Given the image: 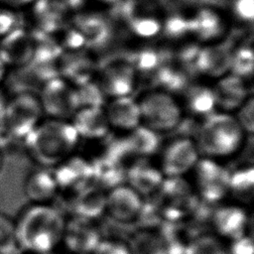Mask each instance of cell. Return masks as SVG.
<instances>
[{
	"instance_id": "30",
	"label": "cell",
	"mask_w": 254,
	"mask_h": 254,
	"mask_svg": "<svg viewBox=\"0 0 254 254\" xmlns=\"http://www.w3.org/2000/svg\"><path fill=\"white\" fill-rule=\"evenodd\" d=\"M64 6L57 0H39L35 6V14L41 28L48 34L59 28Z\"/></svg>"
},
{
	"instance_id": "10",
	"label": "cell",
	"mask_w": 254,
	"mask_h": 254,
	"mask_svg": "<svg viewBox=\"0 0 254 254\" xmlns=\"http://www.w3.org/2000/svg\"><path fill=\"white\" fill-rule=\"evenodd\" d=\"M156 193L159 212L166 218L183 217L190 211L193 201L191 188L183 178H165Z\"/></svg>"
},
{
	"instance_id": "4",
	"label": "cell",
	"mask_w": 254,
	"mask_h": 254,
	"mask_svg": "<svg viewBox=\"0 0 254 254\" xmlns=\"http://www.w3.org/2000/svg\"><path fill=\"white\" fill-rule=\"evenodd\" d=\"M43 109L34 92H18L8 96L1 118L3 130L13 139L23 141L43 120Z\"/></svg>"
},
{
	"instance_id": "45",
	"label": "cell",
	"mask_w": 254,
	"mask_h": 254,
	"mask_svg": "<svg viewBox=\"0 0 254 254\" xmlns=\"http://www.w3.org/2000/svg\"><path fill=\"white\" fill-rule=\"evenodd\" d=\"M6 74H7V67L4 65V64L0 60V84L2 83V81H4Z\"/></svg>"
},
{
	"instance_id": "22",
	"label": "cell",
	"mask_w": 254,
	"mask_h": 254,
	"mask_svg": "<svg viewBox=\"0 0 254 254\" xmlns=\"http://www.w3.org/2000/svg\"><path fill=\"white\" fill-rule=\"evenodd\" d=\"M60 189L53 172L47 168L31 172L25 179L23 191L31 203L46 204L53 200Z\"/></svg>"
},
{
	"instance_id": "42",
	"label": "cell",
	"mask_w": 254,
	"mask_h": 254,
	"mask_svg": "<svg viewBox=\"0 0 254 254\" xmlns=\"http://www.w3.org/2000/svg\"><path fill=\"white\" fill-rule=\"evenodd\" d=\"M8 93L7 91L2 87V85L0 84V120L2 118V115H3V111H4V108H5V105H6V102H7V99H8Z\"/></svg>"
},
{
	"instance_id": "9",
	"label": "cell",
	"mask_w": 254,
	"mask_h": 254,
	"mask_svg": "<svg viewBox=\"0 0 254 254\" xmlns=\"http://www.w3.org/2000/svg\"><path fill=\"white\" fill-rule=\"evenodd\" d=\"M143 207V196L126 184L106 191L105 213L117 223L129 224L137 221Z\"/></svg>"
},
{
	"instance_id": "19",
	"label": "cell",
	"mask_w": 254,
	"mask_h": 254,
	"mask_svg": "<svg viewBox=\"0 0 254 254\" xmlns=\"http://www.w3.org/2000/svg\"><path fill=\"white\" fill-rule=\"evenodd\" d=\"M211 221L215 232L231 241L246 234L248 215L243 207L237 204H226L215 209Z\"/></svg>"
},
{
	"instance_id": "23",
	"label": "cell",
	"mask_w": 254,
	"mask_h": 254,
	"mask_svg": "<svg viewBox=\"0 0 254 254\" xmlns=\"http://www.w3.org/2000/svg\"><path fill=\"white\" fill-rule=\"evenodd\" d=\"M231 58V51L224 45L199 49L195 70L200 74L217 79L229 73Z\"/></svg>"
},
{
	"instance_id": "24",
	"label": "cell",
	"mask_w": 254,
	"mask_h": 254,
	"mask_svg": "<svg viewBox=\"0 0 254 254\" xmlns=\"http://www.w3.org/2000/svg\"><path fill=\"white\" fill-rule=\"evenodd\" d=\"M183 100L187 111L202 119L216 111L212 87L201 83L188 85L183 90Z\"/></svg>"
},
{
	"instance_id": "40",
	"label": "cell",
	"mask_w": 254,
	"mask_h": 254,
	"mask_svg": "<svg viewBox=\"0 0 254 254\" xmlns=\"http://www.w3.org/2000/svg\"><path fill=\"white\" fill-rule=\"evenodd\" d=\"M17 28V16L16 14L7 9L0 8V37L7 35L11 31Z\"/></svg>"
},
{
	"instance_id": "17",
	"label": "cell",
	"mask_w": 254,
	"mask_h": 254,
	"mask_svg": "<svg viewBox=\"0 0 254 254\" xmlns=\"http://www.w3.org/2000/svg\"><path fill=\"white\" fill-rule=\"evenodd\" d=\"M212 91L216 109L226 113L235 112L248 98L245 80L231 73L217 78Z\"/></svg>"
},
{
	"instance_id": "18",
	"label": "cell",
	"mask_w": 254,
	"mask_h": 254,
	"mask_svg": "<svg viewBox=\"0 0 254 254\" xmlns=\"http://www.w3.org/2000/svg\"><path fill=\"white\" fill-rule=\"evenodd\" d=\"M69 121L79 139L97 140L105 138L111 128L103 107L78 108Z\"/></svg>"
},
{
	"instance_id": "5",
	"label": "cell",
	"mask_w": 254,
	"mask_h": 254,
	"mask_svg": "<svg viewBox=\"0 0 254 254\" xmlns=\"http://www.w3.org/2000/svg\"><path fill=\"white\" fill-rule=\"evenodd\" d=\"M141 124L160 134L176 129L182 121L183 110L173 94L156 89L138 99Z\"/></svg>"
},
{
	"instance_id": "1",
	"label": "cell",
	"mask_w": 254,
	"mask_h": 254,
	"mask_svg": "<svg viewBox=\"0 0 254 254\" xmlns=\"http://www.w3.org/2000/svg\"><path fill=\"white\" fill-rule=\"evenodd\" d=\"M14 219L21 252L48 254L62 243L65 220L49 203H31Z\"/></svg>"
},
{
	"instance_id": "49",
	"label": "cell",
	"mask_w": 254,
	"mask_h": 254,
	"mask_svg": "<svg viewBox=\"0 0 254 254\" xmlns=\"http://www.w3.org/2000/svg\"><path fill=\"white\" fill-rule=\"evenodd\" d=\"M48 254H53V253H52V252H50V253H48Z\"/></svg>"
},
{
	"instance_id": "3",
	"label": "cell",
	"mask_w": 254,
	"mask_h": 254,
	"mask_svg": "<svg viewBox=\"0 0 254 254\" xmlns=\"http://www.w3.org/2000/svg\"><path fill=\"white\" fill-rule=\"evenodd\" d=\"M244 136L245 132L232 113L215 111L202 119L194 142L199 153L216 160L235 154Z\"/></svg>"
},
{
	"instance_id": "14",
	"label": "cell",
	"mask_w": 254,
	"mask_h": 254,
	"mask_svg": "<svg viewBox=\"0 0 254 254\" xmlns=\"http://www.w3.org/2000/svg\"><path fill=\"white\" fill-rule=\"evenodd\" d=\"M120 12L131 30L141 37H151L160 30L155 4L148 0H126Z\"/></svg>"
},
{
	"instance_id": "43",
	"label": "cell",
	"mask_w": 254,
	"mask_h": 254,
	"mask_svg": "<svg viewBox=\"0 0 254 254\" xmlns=\"http://www.w3.org/2000/svg\"><path fill=\"white\" fill-rule=\"evenodd\" d=\"M1 2L7 4V5H12V6H22L25 4H28L32 2L33 0H0Z\"/></svg>"
},
{
	"instance_id": "12",
	"label": "cell",
	"mask_w": 254,
	"mask_h": 254,
	"mask_svg": "<svg viewBox=\"0 0 254 254\" xmlns=\"http://www.w3.org/2000/svg\"><path fill=\"white\" fill-rule=\"evenodd\" d=\"M136 78L137 72L128 60H119L104 65L96 82L105 96L114 98L131 95Z\"/></svg>"
},
{
	"instance_id": "37",
	"label": "cell",
	"mask_w": 254,
	"mask_h": 254,
	"mask_svg": "<svg viewBox=\"0 0 254 254\" xmlns=\"http://www.w3.org/2000/svg\"><path fill=\"white\" fill-rule=\"evenodd\" d=\"M91 254H131L128 243L116 239H101Z\"/></svg>"
},
{
	"instance_id": "41",
	"label": "cell",
	"mask_w": 254,
	"mask_h": 254,
	"mask_svg": "<svg viewBox=\"0 0 254 254\" xmlns=\"http://www.w3.org/2000/svg\"><path fill=\"white\" fill-rule=\"evenodd\" d=\"M234 10L239 18L251 21L254 16V0H236Z\"/></svg>"
},
{
	"instance_id": "11",
	"label": "cell",
	"mask_w": 254,
	"mask_h": 254,
	"mask_svg": "<svg viewBox=\"0 0 254 254\" xmlns=\"http://www.w3.org/2000/svg\"><path fill=\"white\" fill-rule=\"evenodd\" d=\"M35 50V36L17 27L1 38L0 60L7 68H20L32 62Z\"/></svg>"
},
{
	"instance_id": "34",
	"label": "cell",
	"mask_w": 254,
	"mask_h": 254,
	"mask_svg": "<svg viewBox=\"0 0 254 254\" xmlns=\"http://www.w3.org/2000/svg\"><path fill=\"white\" fill-rule=\"evenodd\" d=\"M78 108L82 107H103L104 94L98 83L92 80L74 86Z\"/></svg>"
},
{
	"instance_id": "39",
	"label": "cell",
	"mask_w": 254,
	"mask_h": 254,
	"mask_svg": "<svg viewBox=\"0 0 254 254\" xmlns=\"http://www.w3.org/2000/svg\"><path fill=\"white\" fill-rule=\"evenodd\" d=\"M227 252L228 254H253L254 248L252 238L245 234L231 240Z\"/></svg>"
},
{
	"instance_id": "8",
	"label": "cell",
	"mask_w": 254,
	"mask_h": 254,
	"mask_svg": "<svg viewBox=\"0 0 254 254\" xmlns=\"http://www.w3.org/2000/svg\"><path fill=\"white\" fill-rule=\"evenodd\" d=\"M198 159L199 152L194 140L181 137L165 147L159 168L165 178H183L193 170Z\"/></svg>"
},
{
	"instance_id": "16",
	"label": "cell",
	"mask_w": 254,
	"mask_h": 254,
	"mask_svg": "<svg viewBox=\"0 0 254 254\" xmlns=\"http://www.w3.org/2000/svg\"><path fill=\"white\" fill-rule=\"evenodd\" d=\"M164 179L160 168L153 165L148 159H138L125 172L126 185L141 196L156 193Z\"/></svg>"
},
{
	"instance_id": "13",
	"label": "cell",
	"mask_w": 254,
	"mask_h": 254,
	"mask_svg": "<svg viewBox=\"0 0 254 254\" xmlns=\"http://www.w3.org/2000/svg\"><path fill=\"white\" fill-rule=\"evenodd\" d=\"M101 239L93 220L73 216L65 221L62 243L72 254H91Z\"/></svg>"
},
{
	"instance_id": "36",
	"label": "cell",
	"mask_w": 254,
	"mask_h": 254,
	"mask_svg": "<svg viewBox=\"0 0 254 254\" xmlns=\"http://www.w3.org/2000/svg\"><path fill=\"white\" fill-rule=\"evenodd\" d=\"M234 117L237 122L245 132V134L253 133L254 129V103L253 97L248 96V98L243 102L241 106L237 108L235 111Z\"/></svg>"
},
{
	"instance_id": "46",
	"label": "cell",
	"mask_w": 254,
	"mask_h": 254,
	"mask_svg": "<svg viewBox=\"0 0 254 254\" xmlns=\"http://www.w3.org/2000/svg\"><path fill=\"white\" fill-rule=\"evenodd\" d=\"M3 151L0 149V172L2 170V167H3V160H4V155H3Z\"/></svg>"
},
{
	"instance_id": "29",
	"label": "cell",
	"mask_w": 254,
	"mask_h": 254,
	"mask_svg": "<svg viewBox=\"0 0 254 254\" xmlns=\"http://www.w3.org/2000/svg\"><path fill=\"white\" fill-rule=\"evenodd\" d=\"M237 201L250 203L254 195V169L246 166L230 172L229 193Z\"/></svg>"
},
{
	"instance_id": "20",
	"label": "cell",
	"mask_w": 254,
	"mask_h": 254,
	"mask_svg": "<svg viewBox=\"0 0 254 254\" xmlns=\"http://www.w3.org/2000/svg\"><path fill=\"white\" fill-rule=\"evenodd\" d=\"M104 111L112 128L130 132L141 124L138 100L131 95L111 98Z\"/></svg>"
},
{
	"instance_id": "47",
	"label": "cell",
	"mask_w": 254,
	"mask_h": 254,
	"mask_svg": "<svg viewBox=\"0 0 254 254\" xmlns=\"http://www.w3.org/2000/svg\"><path fill=\"white\" fill-rule=\"evenodd\" d=\"M103 1H107V2H111V1H114V0H103Z\"/></svg>"
},
{
	"instance_id": "2",
	"label": "cell",
	"mask_w": 254,
	"mask_h": 254,
	"mask_svg": "<svg viewBox=\"0 0 254 254\" xmlns=\"http://www.w3.org/2000/svg\"><path fill=\"white\" fill-rule=\"evenodd\" d=\"M79 137L70 121L42 120L22 141L28 157L43 168H55L72 155Z\"/></svg>"
},
{
	"instance_id": "27",
	"label": "cell",
	"mask_w": 254,
	"mask_h": 254,
	"mask_svg": "<svg viewBox=\"0 0 254 254\" xmlns=\"http://www.w3.org/2000/svg\"><path fill=\"white\" fill-rule=\"evenodd\" d=\"M128 246L131 254H170L166 236L151 228L135 232Z\"/></svg>"
},
{
	"instance_id": "31",
	"label": "cell",
	"mask_w": 254,
	"mask_h": 254,
	"mask_svg": "<svg viewBox=\"0 0 254 254\" xmlns=\"http://www.w3.org/2000/svg\"><path fill=\"white\" fill-rule=\"evenodd\" d=\"M192 32L198 34L202 39H210L217 36L221 32V23L218 16L207 9H203L197 13L191 20Z\"/></svg>"
},
{
	"instance_id": "6",
	"label": "cell",
	"mask_w": 254,
	"mask_h": 254,
	"mask_svg": "<svg viewBox=\"0 0 254 254\" xmlns=\"http://www.w3.org/2000/svg\"><path fill=\"white\" fill-rule=\"evenodd\" d=\"M37 95L44 114L49 118L69 121L78 109L74 86L62 76L44 82Z\"/></svg>"
},
{
	"instance_id": "28",
	"label": "cell",
	"mask_w": 254,
	"mask_h": 254,
	"mask_svg": "<svg viewBox=\"0 0 254 254\" xmlns=\"http://www.w3.org/2000/svg\"><path fill=\"white\" fill-rule=\"evenodd\" d=\"M75 24L84 43L97 47L108 41L110 30L102 18L89 15L80 16L76 19Z\"/></svg>"
},
{
	"instance_id": "26",
	"label": "cell",
	"mask_w": 254,
	"mask_h": 254,
	"mask_svg": "<svg viewBox=\"0 0 254 254\" xmlns=\"http://www.w3.org/2000/svg\"><path fill=\"white\" fill-rule=\"evenodd\" d=\"M92 165V185L102 190H109L120 186L125 179V172L118 162L110 157H105L94 161Z\"/></svg>"
},
{
	"instance_id": "21",
	"label": "cell",
	"mask_w": 254,
	"mask_h": 254,
	"mask_svg": "<svg viewBox=\"0 0 254 254\" xmlns=\"http://www.w3.org/2000/svg\"><path fill=\"white\" fill-rule=\"evenodd\" d=\"M106 191L94 185H88L72 192L70 210L73 216L95 220L105 213Z\"/></svg>"
},
{
	"instance_id": "25",
	"label": "cell",
	"mask_w": 254,
	"mask_h": 254,
	"mask_svg": "<svg viewBox=\"0 0 254 254\" xmlns=\"http://www.w3.org/2000/svg\"><path fill=\"white\" fill-rule=\"evenodd\" d=\"M124 144L128 155H133L138 159H148L157 153L160 146V138L158 133L140 124L128 132Z\"/></svg>"
},
{
	"instance_id": "48",
	"label": "cell",
	"mask_w": 254,
	"mask_h": 254,
	"mask_svg": "<svg viewBox=\"0 0 254 254\" xmlns=\"http://www.w3.org/2000/svg\"><path fill=\"white\" fill-rule=\"evenodd\" d=\"M16 254H24L23 252H19V253H16Z\"/></svg>"
},
{
	"instance_id": "33",
	"label": "cell",
	"mask_w": 254,
	"mask_h": 254,
	"mask_svg": "<svg viewBox=\"0 0 254 254\" xmlns=\"http://www.w3.org/2000/svg\"><path fill=\"white\" fill-rule=\"evenodd\" d=\"M184 254H228L222 242L212 235H200L186 244Z\"/></svg>"
},
{
	"instance_id": "44",
	"label": "cell",
	"mask_w": 254,
	"mask_h": 254,
	"mask_svg": "<svg viewBox=\"0 0 254 254\" xmlns=\"http://www.w3.org/2000/svg\"><path fill=\"white\" fill-rule=\"evenodd\" d=\"M190 4H197V5H206V4H213L217 0H185Z\"/></svg>"
},
{
	"instance_id": "35",
	"label": "cell",
	"mask_w": 254,
	"mask_h": 254,
	"mask_svg": "<svg viewBox=\"0 0 254 254\" xmlns=\"http://www.w3.org/2000/svg\"><path fill=\"white\" fill-rule=\"evenodd\" d=\"M254 57L252 50L248 48H242L232 54L229 73L245 80V78L252 75Z\"/></svg>"
},
{
	"instance_id": "15",
	"label": "cell",
	"mask_w": 254,
	"mask_h": 254,
	"mask_svg": "<svg viewBox=\"0 0 254 254\" xmlns=\"http://www.w3.org/2000/svg\"><path fill=\"white\" fill-rule=\"evenodd\" d=\"M60 190L71 192L92 184V165L78 156H69L55 167L53 172Z\"/></svg>"
},
{
	"instance_id": "32",
	"label": "cell",
	"mask_w": 254,
	"mask_h": 254,
	"mask_svg": "<svg viewBox=\"0 0 254 254\" xmlns=\"http://www.w3.org/2000/svg\"><path fill=\"white\" fill-rule=\"evenodd\" d=\"M21 252L15 219L0 211V254H16Z\"/></svg>"
},
{
	"instance_id": "7",
	"label": "cell",
	"mask_w": 254,
	"mask_h": 254,
	"mask_svg": "<svg viewBox=\"0 0 254 254\" xmlns=\"http://www.w3.org/2000/svg\"><path fill=\"white\" fill-rule=\"evenodd\" d=\"M197 194L206 202H217L229 193L230 171L211 158H199L193 168Z\"/></svg>"
},
{
	"instance_id": "38",
	"label": "cell",
	"mask_w": 254,
	"mask_h": 254,
	"mask_svg": "<svg viewBox=\"0 0 254 254\" xmlns=\"http://www.w3.org/2000/svg\"><path fill=\"white\" fill-rule=\"evenodd\" d=\"M192 20V19H191ZM191 20H187L184 17H173L166 23V32L173 37L182 36L189 31H192Z\"/></svg>"
}]
</instances>
